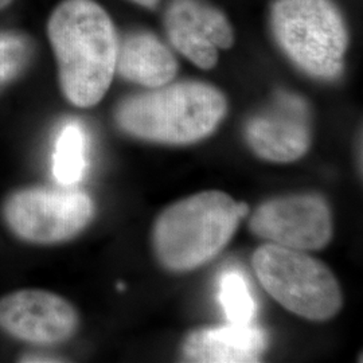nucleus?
<instances>
[{"label":"nucleus","instance_id":"20e7f679","mask_svg":"<svg viewBox=\"0 0 363 363\" xmlns=\"http://www.w3.org/2000/svg\"><path fill=\"white\" fill-rule=\"evenodd\" d=\"M271 25L280 48L301 70L322 79L342 73L349 35L330 0H276Z\"/></svg>","mask_w":363,"mask_h":363},{"label":"nucleus","instance_id":"4468645a","mask_svg":"<svg viewBox=\"0 0 363 363\" xmlns=\"http://www.w3.org/2000/svg\"><path fill=\"white\" fill-rule=\"evenodd\" d=\"M218 300L232 325H252L256 315V300L244 273L229 268L220 273Z\"/></svg>","mask_w":363,"mask_h":363},{"label":"nucleus","instance_id":"1a4fd4ad","mask_svg":"<svg viewBox=\"0 0 363 363\" xmlns=\"http://www.w3.org/2000/svg\"><path fill=\"white\" fill-rule=\"evenodd\" d=\"M172 46L201 69L218 61V49H230L233 28L223 13L199 0H172L164 15Z\"/></svg>","mask_w":363,"mask_h":363},{"label":"nucleus","instance_id":"ddd939ff","mask_svg":"<svg viewBox=\"0 0 363 363\" xmlns=\"http://www.w3.org/2000/svg\"><path fill=\"white\" fill-rule=\"evenodd\" d=\"M88 138L78 123L61 130L52 152V175L61 186L72 187L84 178L88 166Z\"/></svg>","mask_w":363,"mask_h":363},{"label":"nucleus","instance_id":"f3484780","mask_svg":"<svg viewBox=\"0 0 363 363\" xmlns=\"http://www.w3.org/2000/svg\"><path fill=\"white\" fill-rule=\"evenodd\" d=\"M11 1H13V0H0V10L4 9V7H7Z\"/></svg>","mask_w":363,"mask_h":363},{"label":"nucleus","instance_id":"9d476101","mask_svg":"<svg viewBox=\"0 0 363 363\" xmlns=\"http://www.w3.org/2000/svg\"><path fill=\"white\" fill-rule=\"evenodd\" d=\"M247 138L252 150L265 160H298L311 144L307 105L294 94L280 93L271 109L247 123Z\"/></svg>","mask_w":363,"mask_h":363},{"label":"nucleus","instance_id":"f03ea898","mask_svg":"<svg viewBox=\"0 0 363 363\" xmlns=\"http://www.w3.org/2000/svg\"><path fill=\"white\" fill-rule=\"evenodd\" d=\"M228 103L217 88L184 81L130 96L117 106V125L135 138L162 144L205 139L226 115Z\"/></svg>","mask_w":363,"mask_h":363},{"label":"nucleus","instance_id":"0eeeda50","mask_svg":"<svg viewBox=\"0 0 363 363\" xmlns=\"http://www.w3.org/2000/svg\"><path fill=\"white\" fill-rule=\"evenodd\" d=\"M252 232L271 244L318 250L333 237V216L318 195H291L262 203L250 218Z\"/></svg>","mask_w":363,"mask_h":363},{"label":"nucleus","instance_id":"7ed1b4c3","mask_svg":"<svg viewBox=\"0 0 363 363\" xmlns=\"http://www.w3.org/2000/svg\"><path fill=\"white\" fill-rule=\"evenodd\" d=\"M247 203L220 191H203L166 208L154 226L156 257L169 271H191L216 257L230 238Z\"/></svg>","mask_w":363,"mask_h":363},{"label":"nucleus","instance_id":"2eb2a0df","mask_svg":"<svg viewBox=\"0 0 363 363\" xmlns=\"http://www.w3.org/2000/svg\"><path fill=\"white\" fill-rule=\"evenodd\" d=\"M30 55L28 42L19 34L0 35V85L16 77Z\"/></svg>","mask_w":363,"mask_h":363},{"label":"nucleus","instance_id":"f8f14e48","mask_svg":"<svg viewBox=\"0 0 363 363\" xmlns=\"http://www.w3.org/2000/svg\"><path fill=\"white\" fill-rule=\"evenodd\" d=\"M116 72L125 79L155 89L169 84L178 62L169 48L151 33H132L118 43Z\"/></svg>","mask_w":363,"mask_h":363},{"label":"nucleus","instance_id":"6e6552de","mask_svg":"<svg viewBox=\"0 0 363 363\" xmlns=\"http://www.w3.org/2000/svg\"><path fill=\"white\" fill-rule=\"evenodd\" d=\"M78 313L66 298L43 289H21L0 298V328L34 345H58L77 331Z\"/></svg>","mask_w":363,"mask_h":363},{"label":"nucleus","instance_id":"dca6fc26","mask_svg":"<svg viewBox=\"0 0 363 363\" xmlns=\"http://www.w3.org/2000/svg\"><path fill=\"white\" fill-rule=\"evenodd\" d=\"M130 1H133V3H136L139 6L147 7V9H154L156 4L159 3V0H130Z\"/></svg>","mask_w":363,"mask_h":363},{"label":"nucleus","instance_id":"39448f33","mask_svg":"<svg viewBox=\"0 0 363 363\" xmlns=\"http://www.w3.org/2000/svg\"><path fill=\"white\" fill-rule=\"evenodd\" d=\"M261 286L288 311L323 322L343 303L337 280L323 262L304 250L265 244L252 259Z\"/></svg>","mask_w":363,"mask_h":363},{"label":"nucleus","instance_id":"f257e3e1","mask_svg":"<svg viewBox=\"0 0 363 363\" xmlns=\"http://www.w3.org/2000/svg\"><path fill=\"white\" fill-rule=\"evenodd\" d=\"M48 35L64 96L79 108L99 104L116 73L118 39L109 15L94 0H64L50 15Z\"/></svg>","mask_w":363,"mask_h":363},{"label":"nucleus","instance_id":"9b49d317","mask_svg":"<svg viewBox=\"0 0 363 363\" xmlns=\"http://www.w3.org/2000/svg\"><path fill=\"white\" fill-rule=\"evenodd\" d=\"M267 349V335L253 325H232L203 328L193 333L183 345L190 362H259Z\"/></svg>","mask_w":363,"mask_h":363},{"label":"nucleus","instance_id":"423d86ee","mask_svg":"<svg viewBox=\"0 0 363 363\" xmlns=\"http://www.w3.org/2000/svg\"><path fill=\"white\" fill-rule=\"evenodd\" d=\"M1 213L18 238L52 245L81 233L93 218L94 205L89 195L78 190L28 187L7 196Z\"/></svg>","mask_w":363,"mask_h":363}]
</instances>
